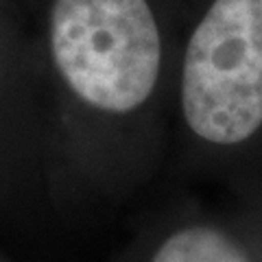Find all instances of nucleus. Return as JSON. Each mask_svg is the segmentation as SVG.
<instances>
[{
  "label": "nucleus",
  "instance_id": "f03ea898",
  "mask_svg": "<svg viewBox=\"0 0 262 262\" xmlns=\"http://www.w3.org/2000/svg\"><path fill=\"white\" fill-rule=\"evenodd\" d=\"M182 107L212 144H238L260 129L262 0H214L188 42Z\"/></svg>",
  "mask_w": 262,
  "mask_h": 262
},
{
  "label": "nucleus",
  "instance_id": "7ed1b4c3",
  "mask_svg": "<svg viewBox=\"0 0 262 262\" xmlns=\"http://www.w3.org/2000/svg\"><path fill=\"white\" fill-rule=\"evenodd\" d=\"M153 262H247V258L216 229L188 227L170 236Z\"/></svg>",
  "mask_w": 262,
  "mask_h": 262
},
{
  "label": "nucleus",
  "instance_id": "f257e3e1",
  "mask_svg": "<svg viewBox=\"0 0 262 262\" xmlns=\"http://www.w3.org/2000/svg\"><path fill=\"white\" fill-rule=\"evenodd\" d=\"M48 44L66 85L96 110L127 114L158 81L162 46L146 0H53Z\"/></svg>",
  "mask_w": 262,
  "mask_h": 262
}]
</instances>
